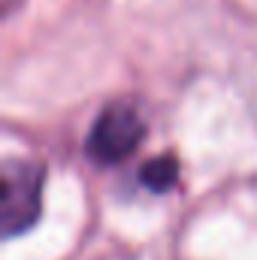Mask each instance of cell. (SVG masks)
Segmentation results:
<instances>
[{
	"label": "cell",
	"instance_id": "cell-1",
	"mask_svg": "<svg viewBox=\"0 0 257 260\" xmlns=\"http://www.w3.org/2000/svg\"><path fill=\"white\" fill-rule=\"evenodd\" d=\"M43 179L46 170L34 160H3L0 170V227L12 239L30 230L43 212Z\"/></svg>",
	"mask_w": 257,
	"mask_h": 260
},
{
	"label": "cell",
	"instance_id": "cell-2",
	"mask_svg": "<svg viewBox=\"0 0 257 260\" xmlns=\"http://www.w3.org/2000/svg\"><path fill=\"white\" fill-rule=\"evenodd\" d=\"M145 139V121L127 103H109L88 130L85 154L100 167H115L127 160Z\"/></svg>",
	"mask_w": 257,
	"mask_h": 260
},
{
	"label": "cell",
	"instance_id": "cell-3",
	"mask_svg": "<svg viewBox=\"0 0 257 260\" xmlns=\"http://www.w3.org/2000/svg\"><path fill=\"white\" fill-rule=\"evenodd\" d=\"M176 182H179V160L170 151L145 160L142 170H139V185L148 188L151 194H167V191L176 188Z\"/></svg>",
	"mask_w": 257,
	"mask_h": 260
}]
</instances>
